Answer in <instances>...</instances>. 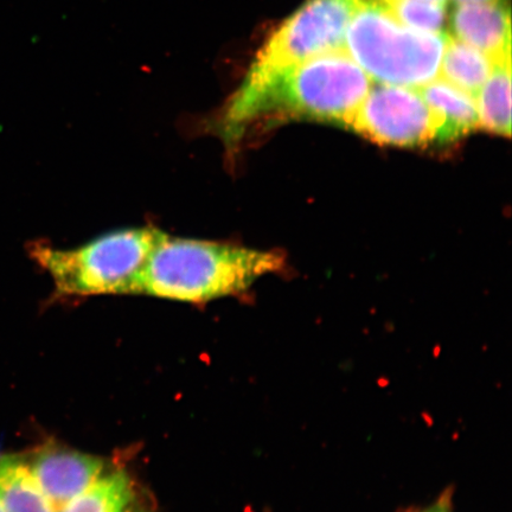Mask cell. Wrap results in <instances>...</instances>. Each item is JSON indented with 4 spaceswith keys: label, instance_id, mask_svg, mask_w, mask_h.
Instances as JSON below:
<instances>
[{
    "label": "cell",
    "instance_id": "cell-1",
    "mask_svg": "<svg viewBox=\"0 0 512 512\" xmlns=\"http://www.w3.org/2000/svg\"><path fill=\"white\" fill-rule=\"evenodd\" d=\"M371 79L345 49L265 75H246L221 115V137L238 142L256 120L304 119L349 127Z\"/></svg>",
    "mask_w": 512,
    "mask_h": 512
},
{
    "label": "cell",
    "instance_id": "cell-2",
    "mask_svg": "<svg viewBox=\"0 0 512 512\" xmlns=\"http://www.w3.org/2000/svg\"><path fill=\"white\" fill-rule=\"evenodd\" d=\"M274 252L162 233L138 281L137 294L204 303L239 294L283 267Z\"/></svg>",
    "mask_w": 512,
    "mask_h": 512
},
{
    "label": "cell",
    "instance_id": "cell-3",
    "mask_svg": "<svg viewBox=\"0 0 512 512\" xmlns=\"http://www.w3.org/2000/svg\"><path fill=\"white\" fill-rule=\"evenodd\" d=\"M162 233L152 227L120 229L70 249L35 242L29 254L59 296L137 294L140 273Z\"/></svg>",
    "mask_w": 512,
    "mask_h": 512
},
{
    "label": "cell",
    "instance_id": "cell-4",
    "mask_svg": "<svg viewBox=\"0 0 512 512\" xmlns=\"http://www.w3.org/2000/svg\"><path fill=\"white\" fill-rule=\"evenodd\" d=\"M448 35L406 27L383 6L357 0L344 49L370 79L418 89L439 78Z\"/></svg>",
    "mask_w": 512,
    "mask_h": 512
},
{
    "label": "cell",
    "instance_id": "cell-5",
    "mask_svg": "<svg viewBox=\"0 0 512 512\" xmlns=\"http://www.w3.org/2000/svg\"><path fill=\"white\" fill-rule=\"evenodd\" d=\"M356 4L357 0H307L274 32L247 75L273 73L344 49L345 32Z\"/></svg>",
    "mask_w": 512,
    "mask_h": 512
},
{
    "label": "cell",
    "instance_id": "cell-6",
    "mask_svg": "<svg viewBox=\"0 0 512 512\" xmlns=\"http://www.w3.org/2000/svg\"><path fill=\"white\" fill-rule=\"evenodd\" d=\"M349 128L383 145L426 147L437 143V119L418 89L384 83L370 88Z\"/></svg>",
    "mask_w": 512,
    "mask_h": 512
},
{
    "label": "cell",
    "instance_id": "cell-7",
    "mask_svg": "<svg viewBox=\"0 0 512 512\" xmlns=\"http://www.w3.org/2000/svg\"><path fill=\"white\" fill-rule=\"evenodd\" d=\"M55 512L105 475L104 460L59 446H46L28 462Z\"/></svg>",
    "mask_w": 512,
    "mask_h": 512
},
{
    "label": "cell",
    "instance_id": "cell-8",
    "mask_svg": "<svg viewBox=\"0 0 512 512\" xmlns=\"http://www.w3.org/2000/svg\"><path fill=\"white\" fill-rule=\"evenodd\" d=\"M454 38L476 48L496 63L511 59V23L508 0L460 4L452 12Z\"/></svg>",
    "mask_w": 512,
    "mask_h": 512
},
{
    "label": "cell",
    "instance_id": "cell-9",
    "mask_svg": "<svg viewBox=\"0 0 512 512\" xmlns=\"http://www.w3.org/2000/svg\"><path fill=\"white\" fill-rule=\"evenodd\" d=\"M438 123L437 143L450 144L479 128L477 99L437 78L420 88Z\"/></svg>",
    "mask_w": 512,
    "mask_h": 512
},
{
    "label": "cell",
    "instance_id": "cell-10",
    "mask_svg": "<svg viewBox=\"0 0 512 512\" xmlns=\"http://www.w3.org/2000/svg\"><path fill=\"white\" fill-rule=\"evenodd\" d=\"M0 504L6 512H55L27 460L0 454Z\"/></svg>",
    "mask_w": 512,
    "mask_h": 512
},
{
    "label": "cell",
    "instance_id": "cell-11",
    "mask_svg": "<svg viewBox=\"0 0 512 512\" xmlns=\"http://www.w3.org/2000/svg\"><path fill=\"white\" fill-rule=\"evenodd\" d=\"M136 484L124 471L102 475L59 512H142Z\"/></svg>",
    "mask_w": 512,
    "mask_h": 512
},
{
    "label": "cell",
    "instance_id": "cell-12",
    "mask_svg": "<svg viewBox=\"0 0 512 512\" xmlns=\"http://www.w3.org/2000/svg\"><path fill=\"white\" fill-rule=\"evenodd\" d=\"M495 64L482 51L448 35L439 75L440 79L452 83L477 99L480 88L488 80Z\"/></svg>",
    "mask_w": 512,
    "mask_h": 512
},
{
    "label": "cell",
    "instance_id": "cell-13",
    "mask_svg": "<svg viewBox=\"0 0 512 512\" xmlns=\"http://www.w3.org/2000/svg\"><path fill=\"white\" fill-rule=\"evenodd\" d=\"M479 127L510 137L511 134V59L495 64L477 95Z\"/></svg>",
    "mask_w": 512,
    "mask_h": 512
},
{
    "label": "cell",
    "instance_id": "cell-14",
    "mask_svg": "<svg viewBox=\"0 0 512 512\" xmlns=\"http://www.w3.org/2000/svg\"><path fill=\"white\" fill-rule=\"evenodd\" d=\"M406 27L425 32H443L446 6L426 0H394L386 9Z\"/></svg>",
    "mask_w": 512,
    "mask_h": 512
},
{
    "label": "cell",
    "instance_id": "cell-15",
    "mask_svg": "<svg viewBox=\"0 0 512 512\" xmlns=\"http://www.w3.org/2000/svg\"><path fill=\"white\" fill-rule=\"evenodd\" d=\"M407 512H453V492L446 490L426 507L415 508Z\"/></svg>",
    "mask_w": 512,
    "mask_h": 512
},
{
    "label": "cell",
    "instance_id": "cell-16",
    "mask_svg": "<svg viewBox=\"0 0 512 512\" xmlns=\"http://www.w3.org/2000/svg\"><path fill=\"white\" fill-rule=\"evenodd\" d=\"M454 2H458L459 4H479V3H489L492 0H454Z\"/></svg>",
    "mask_w": 512,
    "mask_h": 512
},
{
    "label": "cell",
    "instance_id": "cell-17",
    "mask_svg": "<svg viewBox=\"0 0 512 512\" xmlns=\"http://www.w3.org/2000/svg\"><path fill=\"white\" fill-rule=\"evenodd\" d=\"M360 2L374 3L383 6V8H386L390 0H360Z\"/></svg>",
    "mask_w": 512,
    "mask_h": 512
},
{
    "label": "cell",
    "instance_id": "cell-18",
    "mask_svg": "<svg viewBox=\"0 0 512 512\" xmlns=\"http://www.w3.org/2000/svg\"><path fill=\"white\" fill-rule=\"evenodd\" d=\"M426 2L437 3V4L445 5V6L447 4V0H426Z\"/></svg>",
    "mask_w": 512,
    "mask_h": 512
},
{
    "label": "cell",
    "instance_id": "cell-19",
    "mask_svg": "<svg viewBox=\"0 0 512 512\" xmlns=\"http://www.w3.org/2000/svg\"><path fill=\"white\" fill-rule=\"evenodd\" d=\"M0 512H6L2 504H0Z\"/></svg>",
    "mask_w": 512,
    "mask_h": 512
}]
</instances>
